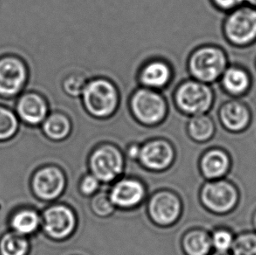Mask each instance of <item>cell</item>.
Masks as SVG:
<instances>
[{
	"instance_id": "obj_1",
	"label": "cell",
	"mask_w": 256,
	"mask_h": 255,
	"mask_svg": "<svg viewBox=\"0 0 256 255\" xmlns=\"http://www.w3.org/2000/svg\"><path fill=\"white\" fill-rule=\"evenodd\" d=\"M80 99L90 116L96 120H108L118 113L121 94L112 80L96 76L88 79Z\"/></svg>"
},
{
	"instance_id": "obj_2",
	"label": "cell",
	"mask_w": 256,
	"mask_h": 255,
	"mask_svg": "<svg viewBox=\"0 0 256 255\" xmlns=\"http://www.w3.org/2000/svg\"><path fill=\"white\" fill-rule=\"evenodd\" d=\"M229 65L228 54L222 46L215 44L198 46L187 60L190 78L209 85L218 82Z\"/></svg>"
},
{
	"instance_id": "obj_3",
	"label": "cell",
	"mask_w": 256,
	"mask_h": 255,
	"mask_svg": "<svg viewBox=\"0 0 256 255\" xmlns=\"http://www.w3.org/2000/svg\"><path fill=\"white\" fill-rule=\"evenodd\" d=\"M128 105L130 114L144 127L162 124L169 114V104L163 93L142 86L132 92Z\"/></svg>"
},
{
	"instance_id": "obj_4",
	"label": "cell",
	"mask_w": 256,
	"mask_h": 255,
	"mask_svg": "<svg viewBox=\"0 0 256 255\" xmlns=\"http://www.w3.org/2000/svg\"><path fill=\"white\" fill-rule=\"evenodd\" d=\"M172 99L181 114L192 118L208 114L214 107L216 94L212 85L190 78L176 86Z\"/></svg>"
},
{
	"instance_id": "obj_5",
	"label": "cell",
	"mask_w": 256,
	"mask_h": 255,
	"mask_svg": "<svg viewBox=\"0 0 256 255\" xmlns=\"http://www.w3.org/2000/svg\"><path fill=\"white\" fill-rule=\"evenodd\" d=\"M222 34L226 42L232 48L246 49L256 45V7L244 4L226 14Z\"/></svg>"
},
{
	"instance_id": "obj_6",
	"label": "cell",
	"mask_w": 256,
	"mask_h": 255,
	"mask_svg": "<svg viewBox=\"0 0 256 255\" xmlns=\"http://www.w3.org/2000/svg\"><path fill=\"white\" fill-rule=\"evenodd\" d=\"M200 201L208 212L226 216L239 206L240 192L236 184L230 180L206 181L200 190Z\"/></svg>"
},
{
	"instance_id": "obj_7",
	"label": "cell",
	"mask_w": 256,
	"mask_h": 255,
	"mask_svg": "<svg viewBox=\"0 0 256 255\" xmlns=\"http://www.w3.org/2000/svg\"><path fill=\"white\" fill-rule=\"evenodd\" d=\"M90 173L96 176L100 183L116 182L124 173L126 160L124 154L118 145L102 144L94 148L88 160Z\"/></svg>"
},
{
	"instance_id": "obj_8",
	"label": "cell",
	"mask_w": 256,
	"mask_h": 255,
	"mask_svg": "<svg viewBox=\"0 0 256 255\" xmlns=\"http://www.w3.org/2000/svg\"><path fill=\"white\" fill-rule=\"evenodd\" d=\"M30 78L28 64L14 54L0 57V97L12 99L23 94Z\"/></svg>"
},
{
	"instance_id": "obj_9",
	"label": "cell",
	"mask_w": 256,
	"mask_h": 255,
	"mask_svg": "<svg viewBox=\"0 0 256 255\" xmlns=\"http://www.w3.org/2000/svg\"><path fill=\"white\" fill-rule=\"evenodd\" d=\"M149 218L160 228H170L180 220L183 203L180 196L172 190H158L150 198L147 206Z\"/></svg>"
},
{
	"instance_id": "obj_10",
	"label": "cell",
	"mask_w": 256,
	"mask_h": 255,
	"mask_svg": "<svg viewBox=\"0 0 256 255\" xmlns=\"http://www.w3.org/2000/svg\"><path fill=\"white\" fill-rule=\"evenodd\" d=\"M43 229L49 238L62 242L72 237L78 228V218L72 207L64 204L46 209L42 218Z\"/></svg>"
},
{
	"instance_id": "obj_11",
	"label": "cell",
	"mask_w": 256,
	"mask_h": 255,
	"mask_svg": "<svg viewBox=\"0 0 256 255\" xmlns=\"http://www.w3.org/2000/svg\"><path fill=\"white\" fill-rule=\"evenodd\" d=\"M176 158L172 144L166 138H152L141 144L138 162L144 169L161 173L170 169Z\"/></svg>"
},
{
	"instance_id": "obj_12",
	"label": "cell",
	"mask_w": 256,
	"mask_h": 255,
	"mask_svg": "<svg viewBox=\"0 0 256 255\" xmlns=\"http://www.w3.org/2000/svg\"><path fill=\"white\" fill-rule=\"evenodd\" d=\"M108 195L116 209L133 210L146 201L147 188L141 180L124 178L114 182L108 190Z\"/></svg>"
},
{
	"instance_id": "obj_13",
	"label": "cell",
	"mask_w": 256,
	"mask_h": 255,
	"mask_svg": "<svg viewBox=\"0 0 256 255\" xmlns=\"http://www.w3.org/2000/svg\"><path fill=\"white\" fill-rule=\"evenodd\" d=\"M32 186L40 200L46 202L54 201L59 200L66 190V174L58 166H45L35 173Z\"/></svg>"
},
{
	"instance_id": "obj_14",
	"label": "cell",
	"mask_w": 256,
	"mask_h": 255,
	"mask_svg": "<svg viewBox=\"0 0 256 255\" xmlns=\"http://www.w3.org/2000/svg\"><path fill=\"white\" fill-rule=\"evenodd\" d=\"M218 119L222 128L231 134L246 132L253 122V111L242 99L226 100L218 110Z\"/></svg>"
},
{
	"instance_id": "obj_15",
	"label": "cell",
	"mask_w": 256,
	"mask_h": 255,
	"mask_svg": "<svg viewBox=\"0 0 256 255\" xmlns=\"http://www.w3.org/2000/svg\"><path fill=\"white\" fill-rule=\"evenodd\" d=\"M174 79V68L167 60L152 58L146 60L138 72L139 86L162 92Z\"/></svg>"
},
{
	"instance_id": "obj_16",
	"label": "cell",
	"mask_w": 256,
	"mask_h": 255,
	"mask_svg": "<svg viewBox=\"0 0 256 255\" xmlns=\"http://www.w3.org/2000/svg\"><path fill=\"white\" fill-rule=\"evenodd\" d=\"M15 113L24 124L40 126L50 114L48 100L43 94L34 91L21 94L18 97Z\"/></svg>"
},
{
	"instance_id": "obj_17",
	"label": "cell",
	"mask_w": 256,
	"mask_h": 255,
	"mask_svg": "<svg viewBox=\"0 0 256 255\" xmlns=\"http://www.w3.org/2000/svg\"><path fill=\"white\" fill-rule=\"evenodd\" d=\"M218 83L223 93L228 96L232 99H242L248 96L253 88V74L245 66L230 63Z\"/></svg>"
},
{
	"instance_id": "obj_18",
	"label": "cell",
	"mask_w": 256,
	"mask_h": 255,
	"mask_svg": "<svg viewBox=\"0 0 256 255\" xmlns=\"http://www.w3.org/2000/svg\"><path fill=\"white\" fill-rule=\"evenodd\" d=\"M232 167V160L224 148L214 147L208 150L200 159V172L208 181L225 178Z\"/></svg>"
},
{
	"instance_id": "obj_19",
	"label": "cell",
	"mask_w": 256,
	"mask_h": 255,
	"mask_svg": "<svg viewBox=\"0 0 256 255\" xmlns=\"http://www.w3.org/2000/svg\"><path fill=\"white\" fill-rule=\"evenodd\" d=\"M42 127L46 136L54 142L65 141L73 133V122L68 114L60 111L50 113Z\"/></svg>"
},
{
	"instance_id": "obj_20",
	"label": "cell",
	"mask_w": 256,
	"mask_h": 255,
	"mask_svg": "<svg viewBox=\"0 0 256 255\" xmlns=\"http://www.w3.org/2000/svg\"><path fill=\"white\" fill-rule=\"evenodd\" d=\"M181 248L184 255H210L211 234L203 228L190 229L182 237Z\"/></svg>"
},
{
	"instance_id": "obj_21",
	"label": "cell",
	"mask_w": 256,
	"mask_h": 255,
	"mask_svg": "<svg viewBox=\"0 0 256 255\" xmlns=\"http://www.w3.org/2000/svg\"><path fill=\"white\" fill-rule=\"evenodd\" d=\"M186 130L192 141L203 144L212 140L217 127L214 120L209 114H204L190 118Z\"/></svg>"
},
{
	"instance_id": "obj_22",
	"label": "cell",
	"mask_w": 256,
	"mask_h": 255,
	"mask_svg": "<svg viewBox=\"0 0 256 255\" xmlns=\"http://www.w3.org/2000/svg\"><path fill=\"white\" fill-rule=\"evenodd\" d=\"M14 232L23 236L32 234L42 224V218L34 209H22L14 214L10 221Z\"/></svg>"
},
{
	"instance_id": "obj_23",
	"label": "cell",
	"mask_w": 256,
	"mask_h": 255,
	"mask_svg": "<svg viewBox=\"0 0 256 255\" xmlns=\"http://www.w3.org/2000/svg\"><path fill=\"white\" fill-rule=\"evenodd\" d=\"M30 249V244L26 236L17 232H8L0 240V254L26 255Z\"/></svg>"
},
{
	"instance_id": "obj_24",
	"label": "cell",
	"mask_w": 256,
	"mask_h": 255,
	"mask_svg": "<svg viewBox=\"0 0 256 255\" xmlns=\"http://www.w3.org/2000/svg\"><path fill=\"white\" fill-rule=\"evenodd\" d=\"M20 128L17 114L9 108L0 105V141L14 138Z\"/></svg>"
},
{
	"instance_id": "obj_25",
	"label": "cell",
	"mask_w": 256,
	"mask_h": 255,
	"mask_svg": "<svg viewBox=\"0 0 256 255\" xmlns=\"http://www.w3.org/2000/svg\"><path fill=\"white\" fill-rule=\"evenodd\" d=\"M91 212L94 216L100 218H107L114 215L116 208L110 200L108 190H99L91 196L90 202Z\"/></svg>"
},
{
	"instance_id": "obj_26",
	"label": "cell",
	"mask_w": 256,
	"mask_h": 255,
	"mask_svg": "<svg viewBox=\"0 0 256 255\" xmlns=\"http://www.w3.org/2000/svg\"><path fill=\"white\" fill-rule=\"evenodd\" d=\"M236 235L230 228H220L214 229L211 234L212 245L215 252H229L232 248Z\"/></svg>"
},
{
	"instance_id": "obj_27",
	"label": "cell",
	"mask_w": 256,
	"mask_h": 255,
	"mask_svg": "<svg viewBox=\"0 0 256 255\" xmlns=\"http://www.w3.org/2000/svg\"><path fill=\"white\" fill-rule=\"evenodd\" d=\"M232 255H256V232L246 231L236 235Z\"/></svg>"
},
{
	"instance_id": "obj_28",
	"label": "cell",
	"mask_w": 256,
	"mask_h": 255,
	"mask_svg": "<svg viewBox=\"0 0 256 255\" xmlns=\"http://www.w3.org/2000/svg\"><path fill=\"white\" fill-rule=\"evenodd\" d=\"M88 79L84 74L73 72L65 77L62 82V90L68 96L80 98Z\"/></svg>"
},
{
	"instance_id": "obj_29",
	"label": "cell",
	"mask_w": 256,
	"mask_h": 255,
	"mask_svg": "<svg viewBox=\"0 0 256 255\" xmlns=\"http://www.w3.org/2000/svg\"><path fill=\"white\" fill-rule=\"evenodd\" d=\"M102 183L92 173H86L79 181V193L82 196L91 198L100 190Z\"/></svg>"
},
{
	"instance_id": "obj_30",
	"label": "cell",
	"mask_w": 256,
	"mask_h": 255,
	"mask_svg": "<svg viewBox=\"0 0 256 255\" xmlns=\"http://www.w3.org/2000/svg\"><path fill=\"white\" fill-rule=\"evenodd\" d=\"M216 10L228 14L245 4V0H210Z\"/></svg>"
},
{
	"instance_id": "obj_31",
	"label": "cell",
	"mask_w": 256,
	"mask_h": 255,
	"mask_svg": "<svg viewBox=\"0 0 256 255\" xmlns=\"http://www.w3.org/2000/svg\"><path fill=\"white\" fill-rule=\"evenodd\" d=\"M140 152H141V144L138 142H134L127 146L125 153L130 160L138 161Z\"/></svg>"
},
{
	"instance_id": "obj_32",
	"label": "cell",
	"mask_w": 256,
	"mask_h": 255,
	"mask_svg": "<svg viewBox=\"0 0 256 255\" xmlns=\"http://www.w3.org/2000/svg\"><path fill=\"white\" fill-rule=\"evenodd\" d=\"M252 226H253L254 231L256 232V209L254 212L253 216H252Z\"/></svg>"
},
{
	"instance_id": "obj_33",
	"label": "cell",
	"mask_w": 256,
	"mask_h": 255,
	"mask_svg": "<svg viewBox=\"0 0 256 255\" xmlns=\"http://www.w3.org/2000/svg\"><path fill=\"white\" fill-rule=\"evenodd\" d=\"M245 4L251 6L256 7V0H245Z\"/></svg>"
},
{
	"instance_id": "obj_34",
	"label": "cell",
	"mask_w": 256,
	"mask_h": 255,
	"mask_svg": "<svg viewBox=\"0 0 256 255\" xmlns=\"http://www.w3.org/2000/svg\"><path fill=\"white\" fill-rule=\"evenodd\" d=\"M210 255H232V254H230V252H215L214 254H212Z\"/></svg>"
},
{
	"instance_id": "obj_35",
	"label": "cell",
	"mask_w": 256,
	"mask_h": 255,
	"mask_svg": "<svg viewBox=\"0 0 256 255\" xmlns=\"http://www.w3.org/2000/svg\"></svg>"
}]
</instances>
